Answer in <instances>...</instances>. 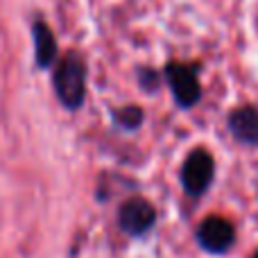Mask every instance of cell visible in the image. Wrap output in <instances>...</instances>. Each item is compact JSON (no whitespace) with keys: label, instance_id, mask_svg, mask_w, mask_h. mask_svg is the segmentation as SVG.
<instances>
[{"label":"cell","instance_id":"cell-2","mask_svg":"<svg viewBox=\"0 0 258 258\" xmlns=\"http://www.w3.org/2000/svg\"><path fill=\"white\" fill-rule=\"evenodd\" d=\"M215 174V161L211 156V152H206L204 147H197L186 156L181 165V186L188 195L197 197L209 188V183L213 181Z\"/></svg>","mask_w":258,"mask_h":258},{"label":"cell","instance_id":"cell-6","mask_svg":"<svg viewBox=\"0 0 258 258\" xmlns=\"http://www.w3.org/2000/svg\"><path fill=\"white\" fill-rule=\"evenodd\" d=\"M229 129L240 143L258 147V109L256 107L233 109L231 116H229Z\"/></svg>","mask_w":258,"mask_h":258},{"label":"cell","instance_id":"cell-7","mask_svg":"<svg viewBox=\"0 0 258 258\" xmlns=\"http://www.w3.org/2000/svg\"><path fill=\"white\" fill-rule=\"evenodd\" d=\"M32 36H34V57L36 66L48 68L57 57V39H54L52 30L45 25L43 21H36L32 25Z\"/></svg>","mask_w":258,"mask_h":258},{"label":"cell","instance_id":"cell-8","mask_svg":"<svg viewBox=\"0 0 258 258\" xmlns=\"http://www.w3.org/2000/svg\"><path fill=\"white\" fill-rule=\"evenodd\" d=\"M113 120L125 129H136L143 125V111L138 107H122L113 113Z\"/></svg>","mask_w":258,"mask_h":258},{"label":"cell","instance_id":"cell-3","mask_svg":"<svg viewBox=\"0 0 258 258\" xmlns=\"http://www.w3.org/2000/svg\"><path fill=\"white\" fill-rule=\"evenodd\" d=\"M165 77H168V84L174 93V100L181 107H192V104L200 102L202 84L197 80L195 66H188V63H168Z\"/></svg>","mask_w":258,"mask_h":258},{"label":"cell","instance_id":"cell-5","mask_svg":"<svg viewBox=\"0 0 258 258\" xmlns=\"http://www.w3.org/2000/svg\"><path fill=\"white\" fill-rule=\"evenodd\" d=\"M197 240L204 247L206 251H213V254H224L229 247L236 242V231H233V224L224 218L218 215H211L197 229Z\"/></svg>","mask_w":258,"mask_h":258},{"label":"cell","instance_id":"cell-9","mask_svg":"<svg viewBox=\"0 0 258 258\" xmlns=\"http://www.w3.org/2000/svg\"><path fill=\"white\" fill-rule=\"evenodd\" d=\"M147 82H150V89H156L154 73H152V71H143V73H141V84H143V86H147Z\"/></svg>","mask_w":258,"mask_h":258},{"label":"cell","instance_id":"cell-10","mask_svg":"<svg viewBox=\"0 0 258 258\" xmlns=\"http://www.w3.org/2000/svg\"><path fill=\"white\" fill-rule=\"evenodd\" d=\"M251 258H258V251H256V254H254V256H251Z\"/></svg>","mask_w":258,"mask_h":258},{"label":"cell","instance_id":"cell-4","mask_svg":"<svg viewBox=\"0 0 258 258\" xmlns=\"http://www.w3.org/2000/svg\"><path fill=\"white\" fill-rule=\"evenodd\" d=\"M120 229L129 236H143L147 233L156 222V211L145 197H132L120 206L118 213Z\"/></svg>","mask_w":258,"mask_h":258},{"label":"cell","instance_id":"cell-1","mask_svg":"<svg viewBox=\"0 0 258 258\" xmlns=\"http://www.w3.org/2000/svg\"><path fill=\"white\" fill-rule=\"evenodd\" d=\"M52 86L59 102L66 109H80L86 95V66L80 54L68 52L57 63L52 75Z\"/></svg>","mask_w":258,"mask_h":258}]
</instances>
